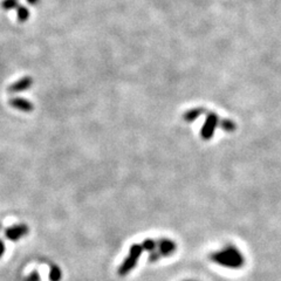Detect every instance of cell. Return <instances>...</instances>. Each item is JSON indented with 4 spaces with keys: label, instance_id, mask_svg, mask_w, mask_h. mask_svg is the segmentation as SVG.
I'll use <instances>...</instances> for the list:
<instances>
[{
    "label": "cell",
    "instance_id": "cell-3",
    "mask_svg": "<svg viewBox=\"0 0 281 281\" xmlns=\"http://www.w3.org/2000/svg\"><path fill=\"white\" fill-rule=\"evenodd\" d=\"M176 250H177V244H176L174 240L167 238L158 239L157 249L155 251H152V252H150L148 257V261L153 264V262L158 261L164 257H169L171 256V254H174L176 252Z\"/></svg>",
    "mask_w": 281,
    "mask_h": 281
},
{
    "label": "cell",
    "instance_id": "cell-4",
    "mask_svg": "<svg viewBox=\"0 0 281 281\" xmlns=\"http://www.w3.org/2000/svg\"><path fill=\"white\" fill-rule=\"evenodd\" d=\"M219 116L213 111H208L206 112V118L203 127H202L200 136L204 141H210L215 134L216 127L219 126Z\"/></svg>",
    "mask_w": 281,
    "mask_h": 281
},
{
    "label": "cell",
    "instance_id": "cell-18",
    "mask_svg": "<svg viewBox=\"0 0 281 281\" xmlns=\"http://www.w3.org/2000/svg\"><path fill=\"white\" fill-rule=\"evenodd\" d=\"M186 281H194V280H186Z\"/></svg>",
    "mask_w": 281,
    "mask_h": 281
},
{
    "label": "cell",
    "instance_id": "cell-7",
    "mask_svg": "<svg viewBox=\"0 0 281 281\" xmlns=\"http://www.w3.org/2000/svg\"><path fill=\"white\" fill-rule=\"evenodd\" d=\"M9 104L14 109L24 111V112H31L34 110V106L31 101L22 99V97H13L9 101Z\"/></svg>",
    "mask_w": 281,
    "mask_h": 281
},
{
    "label": "cell",
    "instance_id": "cell-11",
    "mask_svg": "<svg viewBox=\"0 0 281 281\" xmlns=\"http://www.w3.org/2000/svg\"><path fill=\"white\" fill-rule=\"evenodd\" d=\"M142 244V247H143L144 251H148V252H152L157 249V245H158V240L156 239H145V240Z\"/></svg>",
    "mask_w": 281,
    "mask_h": 281
},
{
    "label": "cell",
    "instance_id": "cell-2",
    "mask_svg": "<svg viewBox=\"0 0 281 281\" xmlns=\"http://www.w3.org/2000/svg\"><path fill=\"white\" fill-rule=\"evenodd\" d=\"M143 247H142V244H134L133 246L130 247L128 257L126 258L125 261L122 262L121 266L118 267V275L119 276H126L128 275L129 273L133 271V269L136 267L137 261L140 259L141 254L143 253Z\"/></svg>",
    "mask_w": 281,
    "mask_h": 281
},
{
    "label": "cell",
    "instance_id": "cell-12",
    "mask_svg": "<svg viewBox=\"0 0 281 281\" xmlns=\"http://www.w3.org/2000/svg\"><path fill=\"white\" fill-rule=\"evenodd\" d=\"M17 16H18V20L19 21L25 22L28 19V17H29V11L26 9L25 6L19 5L17 7Z\"/></svg>",
    "mask_w": 281,
    "mask_h": 281
},
{
    "label": "cell",
    "instance_id": "cell-9",
    "mask_svg": "<svg viewBox=\"0 0 281 281\" xmlns=\"http://www.w3.org/2000/svg\"><path fill=\"white\" fill-rule=\"evenodd\" d=\"M219 127L224 130L225 133H234L235 129H237V125L231 119H220L219 121Z\"/></svg>",
    "mask_w": 281,
    "mask_h": 281
},
{
    "label": "cell",
    "instance_id": "cell-15",
    "mask_svg": "<svg viewBox=\"0 0 281 281\" xmlns=\"http://www.w3.org/2000/svg\"><path fill=\"white\" fill-rule=\"evenodd\" d=\"M4 253H5V244H4V242L0 239V259L3 258Z\"/></svg>",
    "mask_w": 281,
    "mask_h": 281
},
{
    "label": "cell",
    "instance_id": "cell-10",
    "mask_svg": "<svg viewBox=\"0 0 281 281\" xmlns=\"http://www.w3.org/2000/svg\"><path fill=\"white\" fill-rule=\"evenodd\" d=\"M62 278V273L61 269H60L59 266L52 265L50 269V280L51 281H60Z\"/></svg>",
    "mask_w": 281,
    "mask_h": 281
},
{
    "label": "cell",
    "instance_id": "cell-17",
    "mask_svg": "<svg viewBox=\"0 0 281 281\" xmlns=\"http://www.w3.org/2000/svg\"><path fill=\"white\" fill-rule=\"evenodd\" d=\"M3 230V224H2V222H0V231Z\"/></svg>",
    "mask_w": 281,
    "mask_h": 281
},
{
    "label": "cell",
    "instance_id": "cell-16",
    "mask_svg": "<svg viewBox=\"0 0 281 281\" xmlns=\"http://www.w3.org/2000/svg\"><path fill=\"white\" fill-rule=\"evenodd\" d=\"M28 4H31V5H37V4L40 3V0H26Z\"/></svg>",
    "mask_w": 281,
    "mask_h": 281
},
{
    "label": "cell",
    "instance_id": "cell-6",
    "mask_svg": "<svg viewBox=\"0 0 281 281\" xmlns=\"http://www.w3.org/2000/svg\"><path fill=\"white\" fill-rule=\"evenodd\" d=\"M32 85H33V78L31 76H25L11 85L7 91H9V93L11 94H18V93L27 91V89L32 87Z\"/></svg>",
    "mask_w": 281,
    "mask_h": 281
},
{
    "label": "cell",
    "instance_id": "cell-1",
    "mask_svg": "<svg viewBox=\"0 0 281 281\" xmlns=\"http://www.w3.org/2000/svg\"><path fill=\"white\" fill-rule=\"evenodd\" d=\"M210 259L215 264L227 268H240L245 262V258L237 247L233 245H228L223 250L212 252L210 254Z\"/></svg>",
    "mask_w": 281,
    "mask_h": 281
},
{
    "label": "cell",
    "instance_id": "cell-13",
    "mask_svg": "<svg viewBox=\"0 0 281 281\" xmlns=\"http://www.w3.org/2000/svg\"><path fill=\"white\" fill-rule=\"evenodd\" d=\"M18 6H19V4L17 0H3L2 2V7L6 11L17 9Z\"/></svg>",
    "mask_w": 281,
    "mask_h": 281
},
{
    "label": "cell",
    "instance_id": "cell-14",
    "mask_svg": "<svg viewBox=\"0 0 281 281\" xmlns=\"http://www.w3.org/2000/svg\"><path fill=\"white\" fill-rule=\"evenodd\" d=\"M25 280L26 281H40V275H39V273L34 271V272H32L31 274H29Z\"/></svg>",
    "mask_w": 281,
    "mask_h": 281
},
{
    "label": "cell",
    "instance_id": "cell-5",
    "mask_svg": "<svg viewBox=\"0 0 281 281\" xmlns=\"http://www.w3.org/2000/svg\"><path fill=\"white\" fill-rule=\"evenodd\" d=\"M29 227L26 224H14L13 226L7 227L4 234L10 242H18L28 234Z\"/></svg>",
    "mask_w": 281,
    "mask_h": 281
},
{
    "label": "cell",
    "instance_id": "cell-8",
    "mask_svg": "<svg viewBox=\"0 0 281 281\" xmlns=\"http://www.w3.org/2000/svg\"><path fill=\"white\" fill-rule=\"evenodd\" d=\"M206 112H208V110L204 109V108H202V107L192 108V109L184 112V115H183V119H184L186 123H192L196 121L197 118H199L202 115L206 114Z\"/></svg>",
    "mask_w": 281,
    "mask_h": 281
}]
</instances>
